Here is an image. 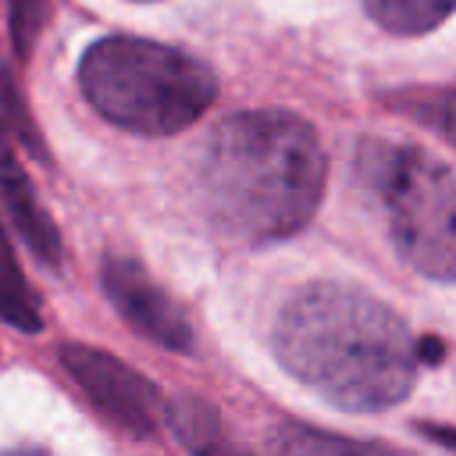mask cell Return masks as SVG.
<instances>
[{"label":"cell","mask_w":456,"mask_h":456,"mask_svg":"<svg viewBox=\"0 0 456 456\" xmlns=\"http://www.w3.org/2000/svg\"><path fill=\"white\" fill-rule=\"evenodd\" d=\"M46 4L50 0H11V39L18 57H28L32 39L46 21Z\"/></svg>","instance_id":"7c38bea8"},{"label":"cell","mask_w":456,"mask_h":456,"mask_svg":"<svg viewBox=\"0 0 456 456\" xmlns=\"http://www.w3.org/2000/svg\"><path fill=\"white\" fill-rule=\"evenodd\" d=\"M0 203L14 224V232L21 235V242L43 260V264H57L61 260V232L53 224V217L43 210L28 175L18 164L14 153V139L0 128Z\"/></svg>","instance_id":"52a82bcc"},{"label":"cell","mask_w":456,"mask_h":456,"mask_svg":"<svg viewBox=\"0 0 456 456\" xmlns=\"http://www.w3.org/2000/svg\"><path fill=\"white\" fill-rule=\"evenodd\" d=\"M356 175L378 200L395 253L424 278L456 281V171L417 146L367 139Z\"/></svg>","instance_id":"277c9868"},{"label":"cell","mask_w":456,"mask_h":456,"mask_svg":"<svg viewBox=\"0 0 456 456\" xmlns=\"http://www.w3.org/2000/svg\"><path fill=\"white\" fill-rule=\"evenodd\" d=\"M164 420L189 456H253L232 438L221 413L196 395H175Z\"/></svg>","instance_id":"ba28073f"},{"label":"cell","mask_w":456,"mask_h":456,"mask_svg":"<svg viewBox=\"0 0 456 456\" xmlns=\"http://www.w3.org/2000/svg\"><path fill=\"white\" fill-rule=\"evenodd\" d=\"M0 321L21 328V331H39L43 328V314L39 303L14 260V249L0 228Z\"/></svg>","instance_id":"8fae6325"},{"label":"cell","mask_w":456,"mask_h":456,"mask_svg":"<svg viewBox=\"0 0 456 456\" xmlns=\"http://www.w3.org/2000/svg\"><path fill=\"white\" fill-rule=\"evenodd\" d=\"M428 435H435L438 442H445L449 449H456V431H449V428H424Z\"/></svg>","instance_id":"9a60e30c"},{"label":"cell","mask_w":456,"mask_h":456,"mask_svg":"<svg viewBox=\"0 0 456 456\" xmlns=\"http://www.w3.org/2000/svg\"><path fill=\"white\" fill-rule=\"evenodd\" d=\"M78 89L103 121L125 132L175 135L207 114L217 96V75L185 50L107 36L82 53Z\"/></svg>","instance_id":"3957f363"},{"label":"cell","mask_w":456,"mask_h":456,"mask_svg":"<svg viewBox=\"0 0 456 456\" xmlns=\"http://www.w3.org/2000/svg\"><path fill=\"white\" fill-rule=\"evenodd\" d=\"M0 456H50L43 445H14V449H4Z\"/></svg>","instance_id":"5bb4252c"},{"label":"cell","mask_w":456,"mask_h":456,"mask_svg":"<svg viewBox=\"0 0 456 456\" xmlns=\"http://www.w3.org/2000/svg\"><path fill=\"white\" fill-rule=\"evenodd\" d=\"M274 456H410V452L374 438H349L306 424H285L274 435Z\"/></svg>","instance_id":"9c48e42d"},{"label":"cell","mask_w":456,"mask_h":456,"mask_svg":"<svg viewBox=\"0 0 456 456\" xmlns=\"http://www.w3.org/2000/svg\"><path fill=\"white\" fill-rule=\"evenodd\" d=\"M100 285L135 335L171 353H192V324L185 310L146 274L139 260L107 256L100 264Z\"/></svg>","instance_id":"8992f818"},{"label":"cell","mask_w":456,"mask_h":456,"mask_svg":"<svg viewBox=\"0 0 456 456\" xmlns=\"http://www.w3.org/2000/svg\"><path fill=\"white\" fill-rule=\"evenodd\" d=\"M271 346L278 363L342 410H388L417 381L420 346L406 321L378 296L314 281L278 314Z\"/></svg>","instance_id":"6da1fadb"},{"label":"cell","mask_w":456,"mask_h":456,"mask_svg":"<svg viewBox=\"0 0 456 456\" xmlns=\"http://www.w3.org/2000/svg\"><path fill=\"white\" fill-rule=\"evenodd\" d=\"M363 11L392 36H424L456 11V0H363Z\"/></svg>","instance_id":"30bf717a"},{"label":"cell","mask_w":456,"mask_h":456,"mask_svg":"<svg viewBox=\"0 0 456 456\" xmlns=\"http://www.w3.org/2000/svg\"><path fill=\"white\" fill-rule=\"evenodd\" d=\"M420 118H424L438 135H445V139L456 146V89L431 96V100L420 107Z\"/></svg>","instance_id":"4fadbf2b"},{"label":"cell","mask_w":456,"mask_h":456,"mask_svg":"<svg viewBox=\"0 0 456 456\" xmlns=\"http://www.w3.org/2000/svg\"><path fill=\"white\" fill-rule=\"evenodd\" d=\"M57 356L100 417H107L114 428L135 438L157 435L160 417H167V406L160 399V388L150 378L121 363L114 353H103L82 342H64Z\"/></svg>","instance_id":"5b68a950"},{"label":"cell","mask_w":456,"mask_h":456,"mask_svg":"<svg viewBox=\"0 0 456 456\" xmlns=\"http://www.w3.org/2000/svg\"><path fill=\"white\" fill-rule=\"evenodd\" d=\"M324 150L310 121L292 110H242L224 118L200 164L207 221L249 246L296 235L324 189Z\"/></svg>","instance_id":"7a4b0ae2"}]
</instances>
